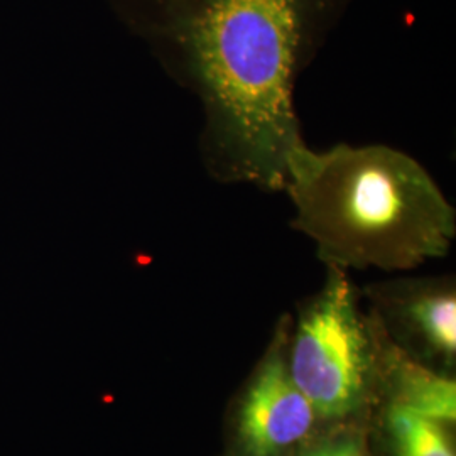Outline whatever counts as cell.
<instances>
[{"mask_svg":"<svg viewBox=\"0 0 456 456\" xmlns=\"http://www.w3.org/2000/svg\"><path fill=\"white\" fill-rule=\"evenodd\" d=\"M354 0H112L198 100L212 180L282 191L305 144L294 90Z\"/></svg>","mask_w":456,"mask_h":456,"instance_id":"6da1fadb","label":"cell"},{"mask_svg":"<svg viewBox=\"0 0 456 456\" xmlns=\"http://www.w3.org/2000/svg\"><path fill=\"white\" fill-rule=\"evenodd\" d=\"M293 227L337 267L409 269L443 256L456 212L421 164L394 147H296L284 188Z\"/></svg>","mask_w":456,"mask_h":456,"instance_id":"7a4b0ae2","label":"cell"},{"mask_svg":"<svg viewBox=\"0 0 456 456\" xmlns=\"http://www.w3.org/2000/svg\"><path fill=\"white\" fill-rule=\"evenodd\" d=\"M370 367L369 325L357 289L330 265L323 289L299 314L289 375L316 414L342 418L357 408Z\"/></svg>","mask_w":456,"mask_h":456,"instance_id":"3957f363","label":"cell"},{"mask_svg":"<svg viewBox=\"0 0 456 456\" xmlns=\"http://www.w3.org/2000/svg\"><path fill=\"white\" fill-rule=\"evenodd\" d=\"M316 411L281 360H271L245 397L240 433L250 453L274 456L303 440Z\"/></svg>","mask_w":456,"mask_h":456,"instance_id":"277c9868","label":"cell"},{"mask_svg":"<svg viewBox=\"0 0 456 456\" xmlns=\"http://www.w3.org/2000/svg\"><path fill=\"white\" fill-rule=\"evenodd\" d=\"M379 303L444 355L456 352V296L448 284H403L377 291Z\"/></svg>","mask_w":456,"mask_h":456,"instance_id":"5b68a950","label":"cell"},{"mask_svg":"<svg viewBox=\"0 0 456 456\" xmlns=\"http://www.w3.org/2000/svg\"><path fill=\"white\" fill-rule=\"evenodd\" d=\"M395 404L448 426L456 419V384L408 357L395 355Z\"/></svg>","mask_w":456,"mask_h":456,"instance_id":"8992f818","label":"cell"},{"mask_svg":"<svg viewBox=\"0 0 456 456\" xmlns=\"http://www.w3.org/2000/svg\"><path fill=\"white\" fill-rule=\"evenodd\" d=\"M389 428L399 456H455L444 426L394 404Z\"/></svg>","mask_w":456,"mask_h":456,"instance_id":"52a82bcc","label":"cell"},{"mask_svg":"<svg viewBox=\"0 0 456 456\" xmlns=\"http://www.w3.org/2000/svg\"><path fill=\"white\" fill-rule=\"evenodd\" d=\"M313 456H362V453L355 444L348 443V444H337V446L326 448L323 452Z\"/></svg>","mask_w":456,"mask_h":456,"instance_id":"ba28073f","label":"cell"}]
</instances>
